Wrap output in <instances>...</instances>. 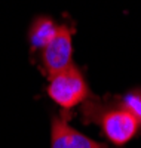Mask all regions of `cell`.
I'll return each mask as SVG.
<instances>
[{
    "label": "cell",
    "mask_w": 141,
    "mask_h": 148,
    "mask_svg": "<svg viewBox=\"0 0 141 148\" xmlns=\"http://www.w3.org/2000/svg\"><path fill=\"white\" fill-rule=\"evenodd\" d=\"M48 95L58 105L68 110L83 102L89 95V89L82 73L70 65L49 76Z\"/></svg>",
    "instance_id": "obj_1"
},
{
    "label": "cell",
    "mask_w": 141,
    "mask_h": 148,
    "mask_svg": "<svg viewBox=\"0 0 141 148\" xmlns=\"http://www.w3.org/2000/svg\"><path fill=\"white\" fill-rule=\"evenodd\" d=\"M73 56V28L70 25H58L57 34L43 49L42 62L48 74L58 73L71 65Z\"/></svg>",
    "instance_id": "obj_2"
},
{
    "label": "cell",
    "mask_w": 141,
    "mask_h": 148,
    "mask_svg": "<svg viewBox=\"0 0 141 148\" xmlns=\"http://www.w3.org/2000/svg\"><path fill=\"white\" fill-rule=\"evenodd\" d=\"M98 117L106 136L116 145H123L131 141L140 127L138 120L122 105L101 111Z\"/></svg>",
    "instance_id": "obj_3"
},
{
    "label": "cell",
    "mask_w": 141,
    "mask_h": 148,
    "mask_svg": "<svg viewBox=\"0 0 141 148\" xmlns=\"http://www.w3.org/2000/svg\"><path fill=\"white\" fill-rule=\"evenodd\" d=\"M50 148H107L71 127L66 120L54 119L50 130Z\"/></svg>",
    "instance_id": "obj_4"
},
{
    "label": "cell",
    "mask_w": 141,
    "mask_h": 148,
    "mask_svg": "<svg viewBox=\"0 0 141 148\" xmlns=\"http://www.w3.org/2000/svg\"><path fill=\"white\" fill-rule=\"evenodd\" d=\"M58 25L55 24L54 19L48 16H39L36 18L34 22L31 24L30 28V45L33 49H43L50 40L54 39L57 34Z\"/></svg>",
    "instance_id": "obj_5"
},
{
    "label": "cell",
    "mask_w": 141,
    "mask_h": 148,
    "mask_svg": "<svg viewBox=\"0 0 141 148\" xmlns=\"http://www.w3.org/2000/svg\"><path fill=\"white\" fill-rule=\"evenodd\" d=\"M122 107L129 111L141 125V92L128 93L122 101Z\"/></svg>",
    "instance_id": "obj_6"
}]
</instances>
